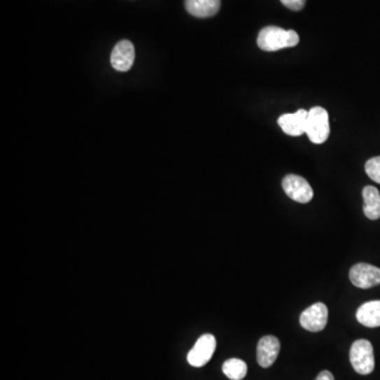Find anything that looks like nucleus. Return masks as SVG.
<instances>
[{
  "label": "nucleus",
  "instance_id": "obj_1",
  "mask_svg": "<svg viewBox=\"0 0 380 380\" xmlns=\"http://www.w3.org/2000/svg\"><path fill=\"white\" fill-rule=\"evenodd\" d=\"M257 43L263 51L275 52L298 45L299 35L294 30L286 31L274 26L265 27L259 32Z\"/></svg>",
  "mask_w": 380,
  "mask_h": 380
},
{
  "label": "nucleus",
  "instance_id": "obj_2",
  "mask_svg": "<svg viewBox=\"0 0 380 380\" xmlns=\"http://www.w3.org/2000/svg\"><path fill=\"white\" fill-rule=\"evenodd\" d=\"M305 134L314 144H323L329 139V113L323 107H314L307 115Z\"/></svg>",
  "mask_w": 380,
  "mask_h": 380
},
{
  "label": "nucleus",
  "instance_id": "obj_3",
  "mask_svg": "<svg viewBox=\"0 0 380 380\" xmlns=\"http://www.w3.org/2000/svg\"><path fill=\"white\" fill-rule=\"evenodd\" d=\"M350 361L360 375H369L375 367L373 346L369 340H356L351 346Z\"/></svg>",
  "mask_w": 380,
  "mask_h": 380
},
{
  "label": "nucleus",
  "instance_id": "obj_4",
  "mask_svg": "<svg viewBox=\"0 0 380 380\" xmlns=\"http://www.w3.org/2000/svg\"><path fill=\"white\" fill-rule=\"evenodd\" d=\"M282 188L292 200L302 204L311 202L314 197L313 188L304 178L296 174H288L282 180Z\"/></svg>",
  "mask_w": 380,
  "mask_h": 380
},
{
  "label": "nucleus",
  "instance_id": "obj_5",
  "mask_svg": "<svg viewBox=\"0 0 380 380\" xmlns=\"http://www.w3.org/2000/svg\"><path fill=\"white\" fill-rule=\"evenodd\" d=\"M217 348V340L211 334H204L197 340L194 348L189 351L187 361L195 367H204L213 357Z\"/></svg>",
  "mask_w": 380,
  "mask_h": 380
},
{
  "label": "nucleus",
  "instance_id": "obj_6",
  "mask_svg": "<svg viewBox=\"0 0 380 380\" xmlns=\"http://www.w3.org/2000/svg\"><path fill=\"white\" fill-rule=\"evenodd\" d=\"M329 309L323 302H317L307 307L300 315V325L309 332H321L328 325Z\"/></svg>",
  "mask_w": 380,
  "mask_h": 380
},
{
  "label": "nucleus",
  "instance_id": "obj_7",
  "mask_svg": "<svg viewBox=\"0 0 380 380\" xmlns=\"http://www.w3.org/2000/svg\"><path fill=\"white\" fill-rule=\"evenodd\" d=\"M350 280L356 288H374L380 284V269L367 263H357L351 269Z\"/></svg>",
  "mask_w": 380,
  "mask_h": 380
},
{
  "label": "nucleus",
  "instance_id": "obj_8",
  "mask_svg": "<svg viewBox=\"0 0 380 380\" xmlns=\"http://www.w3.org/2000/svg\"><path fill=\"white\" fill-rule=\"evenodd\" d=\"M136 51L132 41H122L116 43L111 53V65L114 69L126 72L132 69L134 65Z\"/></svg>",
  "mask_w": 380,
  "mask_h": 380
},
{
  "label": "nucleus",
  "instance_id": "obj_9",
  "mask_svg": "<svg viewBox=\"0 0 380 380\" xmlns=\"http://www.w3.org/2000/svg\"><path fill=\"white\" fill-rule=\"evenodd\" d=\"M307 115L309 111L304 109H299L296 113L282 114L278 118V125L288 136H300L307 130Z\"/></svg>",
  "mask_w": 380,
  "mask_h": 380
},
{
  "label": "nucleus",
  "instance_id": "obj_10",
  "mask_svg": "<svg viewBox=\"0 0 380 380\" xmlns=\"http://www.w3.org/2000/svg\"><path fill=\"white\" fill-rule=\"evenodd\" d=\"M280 352V342L274 336L261 338L257 346V361L262 367L274 365Z\"/></svg>",
  "mask_w": 380,
  "mask_h": 380
},
{
  "label": "nucleus",
  "instance_id": "obj_11",
  "mask_svg": "<svg viewBox=\"0 0 380 380\" xmlns=\"http://www.w3.org/2000/svg\"><path fill=\"white\" fill-rule=\"evenodd\" d=\"M221 7V0H185V8L195 17L207 18L216 15Z\"/></svg>",
  "mask_w": 380,
  "mask_h": 380
},
{
  "label": "nucleus",
  "instance_id": "obj_12",
  "mask_svg": "<svg viewBox=\"0 0 380 380\" xmlns=\"http://www.w3.org/2000/svg\"><path fill=\"white\" fill-rule=\"evenodd\" d=\"M356 318L367 328L380 327V300L370 301L357 309Z\"/></svg>",
  "mask_w": 380,
  "mask_h": 380
},
{
  "label": "nucleus",
  "instance_id": "obj_13",
  "mask_svg": "<svg viewBox=\"0 0 380 380\" xmlns=\"http://www.w3.org/2000/svg\"><path fill=\"white\" fill-rule=\"evenodd\" d=\"M363 213L370 220L380 218V194L376 187L365 186L363 190Z\"/></svg>",
  "mask_w": 380,
  "mask_h": 380
},
{
  "label": "nucleus",
  "instance_id": "obj_14",
  "mask_svg": "<svg viewBox=\"0 0 380 380\" xmlns=\"http://www.w3.org/2000/svg\"><path fill=\"white\" fill-rule=\"evenodd\" d=\"M223 373L230 380H242L247 374V365L238 358H230L223 363Z\"/></svg>",
  "mask_w": 380,
  "mask_h": 380
},
{
  "label": "nucleus",
  "instance_id": "obj_15",
  "mask_svg": "<svg viewBox=\"0 0 380 380\" xmlns=\"http://www.w3.org/2000/svg\"><path fill=\"white\" fill-rule=\"evenodd\" d=\"M365 172L371 180L380 184V157H372L365 163Z\"/></svg>",
  "mask_w": 380,
  "mask_h": 380
},
{
  "label": "nucleus",
  "instance_id": "obj_16",
  "mask_svg": "<svg viewBox=\"0 0 380 380\" xmlns=\"http://www.w3.org/2000/svg\"><path fill=\"white\" fill-rule=\"evenodd\" d=\"M280 1L293 11H300L304 8L307 0H280Z\"/></svg>",
  "mask_w": 380,
  "mask_h": 380
},
{
  "label": "nucleus",
  "instance_id": "obj_17",
  "mask_svg": "<svg viewBox=\"0 0 380 380\" xmlns=\"http://www.w3.org/2000/svg\"><path fill=\"white\" fill-rule=\"evenodd\" d=\"M316 380H335V378H334L333 374L331 372L323 371L317 376Z\"/></svg>",
  "mask_w": 380,
  "mask_h": 380
}]
</instances>
